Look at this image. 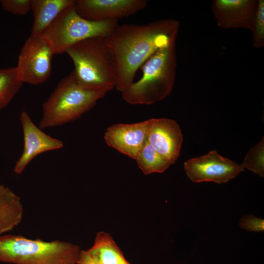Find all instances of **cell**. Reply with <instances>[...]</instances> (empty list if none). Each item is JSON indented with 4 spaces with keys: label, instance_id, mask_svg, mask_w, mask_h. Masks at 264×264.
<instances>
[{
    "label": "cell",
    "instance_id": "2",
    "mask_svg": "<svg viewBox=\"0 0 264 264\" xmlns=\"http://www.w3.org/2000/svg\"><path fill=\"white\" fill-rule=\"evenodd\" d=\"M176 37H173L168 45L141 66V78L122 92L125 101L132 105H150L164 99L170 93L176 74Z\"/></svg>",
    "mask_w": 264,
    "mask_h": 264
},
{
    "label": "cell",
    "instance_id": "21",
    "mask_svg": "<svg viewBox=\"0 0 264 264\" xmlns=\"http://www.w3.org/2000/svg\"><path fill=\"white\" fill-rule=\"evenodd\" d=\"M0 1L5 11L15 15H25L31 9L32 0H2Z\"/></svg>",
    "mask_w": 264,
    "mask_h": 264
},
{
    "label": "cell",
    "instance_id": "4",
    "mask_svg": "<svg viewBox=\"0 0 264 264\" xmlns=\"http://www.w3.org/2000/svg\"><path fill=\"white\" fill-rule=\"evenodd\" d=\"M81 250L70 242L21 235L0 236V262L12 264H77Z\"/></svg>",
    "mask_w": 264,
    "mask_h": 264
},
{
    "label": "cell",
    "instance_id": "14",
    "mask_svg": "<svg viewBox=\"0 0 264 264\" xmlns=\"http://www.w3.org/2000/svg\"><path fill=\"white\" fill-rule=\"evenodd\" d=\"M23 216V206L20 197L0 184V236L18 226Z\"/></svg>",
    "mask_w": 264,
    "mask_h": 264
},
{
    "label": "cell",
    "instance_id": "7",
    "mask_svg": "<svg viewBox=\"0 0 264 264\" xmlns=\"http://www.w3.org/2000/svg\"><path fill=\"white\" fill-rule=\"evenodd\" d=\"M54 54L42 35H31L22 48L16 67L21 81L33 85L44 82L50 76Z\"/></svg>",
    "mask_w": 264,
    "mask_h": 264
},
{
    "label": "cell",
    "instance_id": "9",
    "mask_svg": "<svg viewBox=\"0 0 264 264\" xmlns=\"http://www.w3.org/2000/svg\"><path fill=\"white\" fill-rule=\"evenodd\" d=\"M146 0H77L75 7L83 18L92 22L118 20L145 9Z\"/></svg>",
    "mask_w": 264,
    "mask_h": 264
},
{
    "label": "cell",
    "instance_id": "24",
    "mask_svg": "<svg viewBox=\"0 0 264 264\" xmlns=\"http://www.w3.org/2000/svg\"></svg>",
    "mask_w": 264,
    "mask_h": 264
},
{
    "label": "cell",
    "instance_id": "3",
    "mask_svg": "<svg viewBox=\"0 0 264 264\" xmlns=\"http://www.w3.org/2000/svg\"><path fill=\"white\" fill-rule=\"evenodd\" d=\"M66 53L74 66L72 72L83 88L106 94L115 88L116 75L104 38L93 37L76 44Z\"/></svg>",
    "mask_w": 264,
    "mask_h": 264
},
{
    "label": "cell",
    "instance_id": "10",
    "mask_svg": "<svg viewBox=\"0 0 264 264\" xmlns=\"http://www.w3.org/2000/svg\"><path fill=\"white\" fill-rule=\"evenodd\" d=\"M20 121L23 134L22 153L16 162L14 172L21 174L27 165L40 154L62 148L63 142L46 134L32 121L25 111H22Z\"/></svg>",
    "mask_w": 264,
    "mask_h": 264
},
{
    "label": "cell",
    "instance_id": "6",
    "mask_svg": "<svg viewBox=\"0 0 264 264\" xmlns=\"http://www.w3.org/2000/svg\"><path fill=\"white\" fill-rule=\"evenodd\" d=\"M74 4L62 11L42 35L51 45L54 54L66 53L72 45L89 38H105L118 24V20H87L77 13Z\"/></svg>",
    "mask_w": 264,
    "mask_h": 264
},
{
    "label": "cell",
    "instance_id": "13",
    "mask_svg": "<svg viewBox=\"0 0 264 264\" xmlns=\"http://www.w3.org/2000/svg\"><path fill=\"white\" fill-rule=\"evenodd\" d=\"M257 4L255 0H215L212 11L220 28L250 30Z\"/></svg>",
    "mask_w": 264,
    "mask_h": 264
},
{
    "label": "cell",
    "instance_id": "11",
    "mask_svg": "<svg viewBox=\"0 0 264 264\" xmlns=\"http://www.w3.org/2000/svg\"><path fill=\"white\" fill-rule=\"evenodd\" d=\"M147 141L170 165L178 159L183 136L178 124L167 118L151 119Z\"/></svg>",
    "mask_w": 264,
    "mask_h": 264
},
{
    "label": "cell",
    "instance_id": "18",
    "mask_svg": "<svg viewBox=\"0 0 264 264\" xmlns=\"http://www.w3.org/2000/svg\"><path fill=\"white\" fill-rule=\"evenodd\" d=\"M23 83L16 67L0 68V110L13 99Z\"/></svg>",
    "mask_w": 264,
    "mask_h": 264
},
{
    "label": "cell",
    "instance_id": "22",
    "mask_svg": "<svg viewBox=\"0 0 264 264\" xmlns=\"http://www.w3.org/2000/svg\"><path fill=\"white\" fill-rule=\"evenodd\" d=\"M239 226L247 231L260 232L264 230V221L253 215L245 216L241 219Z\"/></svg>",
    "mask_w": 264,
    "mask_h": 264
},
{
    "label": "cell",
    "instance_id": "1",
    "mask_svg": "<svg viewBox=\"0 0 264 264\" xmlns=\"http://www.w3.org/2000/svg\"><path fill=\"white\" fill-rule=\"evenodd\" d=\"M179 26V22L173 19L142 25L118 24L104 38L116 72L115 88L122 93L129 88L134 82L138 69L177 36Z\"/></svg>",
    "mask_w": 264,
    "mask_h": 264
},
{
    "label": "cell",
    "instance_id": "23",
    "mask_svg": "<svg viewBox=\"0 0 264 264\" xmlns=\"http://www.w3.org/2000/svg\"><path fill=\"white\" fill-rule=\"evenodd\" d=\"M77 264H97L90 257L87 250L81 251Z\"/></svg>",
    "mask_w": 264,
    "mask_h": 264
},
{
    "label": "cell",
    "instance_id": "12",
    "mask_svg": "<svg viewBox=\"0 0 264 264\" xmlns=\"http://www.w3.org/2000/svg\"><path fill=\"white\" fill-rule=\"evenodd\" d=\"M149 120L134 124H117L109 127L105 142L122 154L135 159L147 141Z\"/></svg>",
    "mask_w": 264,
    "mask_h": 264
},
{
    "label": "cell",
    "instance_id": "5",
    "mask_svg": "<svg viewBox=\"0 0 264 264\" xmlns=\"http://www.w3.org/2000/svg\"><path fill=\"white\" fill-rule=\"evenodd\" d=\"M105 95L83 88L71 72L58 83L43 103L39 128L43 130L74 121L92 108Z\"/></svg>",
    "mask_w": 264,
    "mask_h": 264
},
{
    "label": "cell",
    "instance_id": "15",
    "mask_svg": "<svg viewBox=\"0 0 264 264\" xmlns=\"http://www.w3.org/2000/svg\"><path fill=\"white\" fill-rule=\"evenodd\" d=\"M74 2V0H32L31 35H42L60 13Z\"/></svg>",
    "mask_w": 264,
    "mask_h": 264
},
{
    "label": "cell",
    "instance_id": "19",
    "mask_svg": "<svg viewBox=\"0 0 264 264\" xmlns=\"http://www.w3.org/2000/svg\"><path fill=\"white\" fill-rule=\"evenodd\" d=\"M264 138L248 152L243 163L241 165L261 177L264 175Z\"/></svg>",
    "mask_w": 264,
    "mask_h": 264
},
{
    "label": "cell",
    "instance_id": "8",
    "mask_svg": "<svg viewBox=\"0 0 264 264\" xmlns=\"http://www.w3.org/2000/svg\"><path fill=\"white\" fill-rule=\"evenodd\" d=\"M188 178L194 182L212 181L223 183L237 176L244 169L235 162L222 156L216 151L191 158L184 163Z\"/></svg>",
    "mask_w": 264,
    "mask_h": 264
},
{
    "label": "cell",
    "instance_id": "16",
    "mask_svg": "<svg viewBox=\"0 0 264 264\" xmlns=\"http://www.w3.org/2000/svg\"><path fill=\"white\" fill-rule=\"evenodd\" d=\"M87 251L98 264H130L111 236L104 232L97 234L93 245Z\"/></svg>",
    "mask_w": 264,
    "mask_h": 264
},
{
    "label": "cell",
    "instance_id": "20",
    "mask_svg": "<svg viewBox=\"0 0 264 264\" xmlns=\"http://www.w3.org/2000/svg\"><path fill=\"white\" fill-rule=\"evenodd\" d=\"M250 30L252 33V43L256 48L264 46V0H258L256 13Z\"/></svg>",
    "mask_w": 264,
    "mask_h": 264
},
{
    "label": "cell",
    "instance_id": "17",
    "mask_svg": "<svg viewBox=\"0 0 264 264\" xmlns=\"http://www.w3.org/2000/svg\"><path fill=\"white\" fill-rule=\"evenodd\" d=\"M138 167L145 175L162 173L171 165L147 142L135 159Z\"/></svg>",
    "mask_w": 264,
    "mask_h": 264
}]
</instances>
